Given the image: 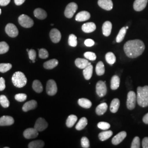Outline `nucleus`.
<instances>
[{"label":"nucleus","instance_id":"f257e3e1","mask_svg":"<svg viewBox=\"0 0 148 148\" xmlns=\"http://www.w3.org/2000/svg\"><path fill=\"white\" fill-rule=\"evenodd\" d=\"M123 49L128 57L135 58L142 55L145 49V45L140 40H130L124 45Z\"/></svg>","mask_w":148,"mask_h":148},{"label":"nucleus","instance_id":"f03ea898","mask_svg":"<svg viewBox=\"0 0 148 148\" xmlns=\"http://www.w3.org/2000/svg\"><path fill=\"white\" fill-rule=\"evenodd\" d=\"M137 101L138 104L142 107L148 106V86L138 87L137 88Z\"/></svg>","mask_w":148,"mask_h":148},{"label":"nucleus","instance_id":"7ed1b4c3","mask_svg":"<svg viewBox=\"0 0 148 148\" xmlns=\"http://www.w3.org/2000/svg\"><path fill=\"white\" fill-rule=\"evenodd\" d=\"M12 80L13 85L18 88H22L27 85V77L21 71H17L13 74Z\"/></svg>","mask_w":148,"mask_h":148},{"label":"nucleus","instance_id":"20e7f679","mask_svg":"<svg viewBox=\"0 0 148 148\" xmlns=\"http://www.w3.org/2000/svg\"><path fill=\"white\" fill-rule=\"evenodd\" d=\"M18 22L21 27L25 28H30L34 25L33 20L25 14H21L19 16Z\"/></svg>","mask_w":148,"mask_h":148},{"label":"nucleus","instance_id":"39448f33","mask_svg":"<svg viewBox=\"0 0 148 148\" xmlns=\"http://www.w3.org/2000/svg\"><path fill=\"white\" fill-rule=\"evenodd\" d=\"M137 101V95L133 91H130L127 95L126 105L128 109L133 110L134 109Z\"/></svg>","mask_w":148,"mask_h":148},{"label":"nucleus","instance_id":"423d86ee","mask_svg":"<svg viewBox=\"0 0 148 148\" xmlns=\"http://www.w3.org/2000/svg\"><path fill=\"white\" fill-rule=\"evenodd\" d=\"M77 9V5L75 2H71L66 7L64 12V15L68 18H71Z\"/></svg>","mask_w":148,"mask_h":148},{"label":"nucleus","instance_id":"0eeeda50","mask_svg":"<svg viewBox=\"0 0 148 148\" xmlns=\"http://www.w3.org/2000/svg\"><path fill=\"white\" fill-rule=\"evenodd\" d=\"M58 88L57 84L53 79H49L48 81L46 86V92L49 95H54L57 92Z\"/></svg>","mask_w":148,"mask_h":148},{"label":"nucleus","instance_id":"6e6552de","mask_svg":"<svg viewBox=\"0 0 148 148\" xmlns=\"http://www.w3.org/2000/svg\"><path fill=\"white\" fill-rule=\"evenodd\" d=\"M107 92L105 81H99L96 85V93L99 97H104Z\"/></svg>","mask_w":148,"mask_h":148},{"label":"nucleus","instance_id":"1a4fd4ad","mask_svg":"<svg viewBox=\"0 0 148 148\" xmlns=\"http://www.w3.org/2000/svg\"><path fill=\"white\" fill-rule=\"evenodd\" d=\"M5 32L6 34L11 37H16L18 35L19 32L17 27L13 24L9 23L5 27Z\"/></svg>","mask_w":148,"mask_h":148},{"label":"nucleus","instance_id":"9d476101","mask_svg":"<svg viewBox=\"0 0 148 148\" xmlns=\"http://www.w3.org/2000/svg\"><path fill=\"white\" fill-rule=\"evenodd\" d=\"M48 123L42 117H40L37 119L35 124L34 128L37 130L38 132H42L47 128Z\"/></svg>","mask_w":148,"mask_h":148},{"label":"nucleus","instance_id":"9b49d317","mask_svg":"<svg viewBox=\"0 0 148 148\" xmlns=\"http://www.w3.org/2000/svg\"><path fill=\"white\" fill-rule=\"evenodd\" d=\"M49 36L51 41L54 43H58L62 38V35L60 32L57 29H53L51 30L49 33Z\"/></svg>","mask_w":148,"mask_h":148},{"label":"nucleus","instance_id":"f8f14e48","mask_svg":"<svg viewBox=\"0 0 148 148\" xmlns=\"http://www.w3.org/2000/svg\"><path fill=\"white\" fill-rule=\"evenodd\" d=\"M23 135L27 139H32L37 137L38 135V131L35 128H29L24 131Z\"/></svg>","mask_w":148,"mask_h":148},{"label":"nucleus","instance_id":"ddd939ff","mask_svg":"<svg viewBox=\"0 0 148 148\" xmlns=\"http://www.w3.org/2000/svg\"><path fill=\"white\" fill-rule=\"evenodd\" d=\"M148 0H135L133 3V8L136 11H143L146 7Z\"/></svg>","mask_w":148,"mask_h":148},{"label":"nucleus","instance_id":"4468645a","mask_svg":"<svg viewBox=\"0 0 148 148\" xmlns=\"http://www.w3.org/2000/svg\"><path fill=\"white\" fill-rule=\"evenodd\" d=\"M127 133L125 131H122L121 132L119 133L114 137L112 138L111 140V142L112 144L116 145L121 143L122 142L126 137Z\"/></svg>","mask_w":148,"mask_h":148},{"label":"nucleus","instance_id":"2eb2a0df","mask_svg":"<svg viewBox=\"0 0 148 148\" xmlns=\"http://www.w3.org/2000/svg\"><path fill=\"white\" fill-rule=\"evenodd\" d=\"M98 4L101 8L110 11L113 8V3L111 0H98Z\"/></svg>","mask_w":148,"mask_h":148},{"label":"nucleus","instance_id":"dca6fc26","mask_svg":"<svg viewBox=\"0 0 148 148\" xmlns=\"http://www.w3.org/2000/svg\"><path fill=\"white\" fill-rule=\"evenodd\" d=\"M90 14L87 11H81L77 14L75 20L77 21H84L90 19Z\"/></svg>","mask_w":148,"mask_h":148},{"label":"nucleus","instance_id":"f3484780","mask_svg":"<svg viewBox=\"0 0 148 148\" xmlns=\"http://www.w3.org/2000/svg\"><path fill=\"white\" fill-rule=\"evenodd\" d=\"M14 122V119L10 116H3L0 118V126H11Z\"/></svg>","mask_w":148,"mask_h":148},{"label":"nucleus","instance_id":"a211bd4d","mask_svg":"<svg viewBox=\"0 0 148 148\" xmlns=\"http://www.w3.org/2000/svg\"><path fill=\"white\" fill-rule=\"evenodd\" d=\"M76 66L79 69H84L87 66L91 64L87 59L82 58H77L75 61Z\"/></svg>","mask_w":148,"mask_h":148},{"label":"nucleus","instance_id":"6ab92c4d","mask_svg":"<svg viewBox=\"0 0 148 148\" xmlns=\"http://www.w3.org/2000/svg\"><path fill=\"white\" fill-rule=\"evenodd\" d=\"M37 101L35 100H32L25 103L23 106L22 109L23 111L27 112L30 110L35 109L37 107Z\"/></svg>","mask_w":148,"mask_h":148},{"label":"nucleus","instance_id":"aec40b11","mask_svg":"<svg viewBox=\"0 0 148 148\" xmlns=\"http://www.w3.org/2000/svg\"><path fill=\"white\" fill-rule=\"evenodd\" d=\"M112 29V24L109 21H106L104 23L102 27L103 34L105 36H109L111 34Z\"/></svg>","mask_w":148,"mask_h":148},{"label":"nucleus","instance_id":"412c9836","mask_svg":"<svg viewBox=\"0 0 148 148\" xmlns=\"http://www.w3.org/2000/svg\"><path fill=\"white\" fill-rule=\"evenodd\" d=\"M96 29V25L93 22H89L84 24L82 26V31L86 33H90L95 31Z\"/></svg>","mask_w":148,"mask_h":148},{"label":"nucleus","instance_id":"4be33fe9","mask_svg":"<svg viewBox=\"0 0 148 148\" xmlns=\"http://www.w3.org/2000/svg\"><path fill=\"white\" fill-rule=\"evenodd\" d=\"M34 13L35 16L40 20H43L46 19L47 16V14L46 12L40 8L35 9L34 12Z\"/></svg>","mask_w":148,"mask_h":148},{"label":"nucleus","instance_id":"5701e85b","mask_svg":"<svg viewBox=\"0 0 148 148\" xmlns=\"http://www.w3.org/2000/svg\"><path fill=\"white\" fill-rule=\"evenodd\" d=\"M58 60L56 59H53L46 62L45 63L43 64V67L45 69L50 70L56 67L58 65Z\"/></svg>","mask_w":148,"mask_h":148},{"label":"nucleus","instance_id":"b1692460","mask_svg":"<svg viewBox=\"0 0 148 148\" xmlns=\"http://www.w3.org/2000/svg\"><path fill=\"white\" fill-rule=\"evenodd\" d=\"M120 83V79L117 75H114L111 79V90H116L119 87Z\"/></svg>","mask_w":148,"mask_h":148},{"label":"nucleus","instance_id":"393cba45","mask_svg":"<svg viewBox=\"0 0 148 148\" xmlns=\"http://www.w3.org/2000/svg\"><path fill=\"white\" fill-rule=\"evenodd\" d=\"M93 66L91 64L87 66L86 68H85V69H84L83 74L85 79L87 80L90 79L93 74Z\"/></svg>","mask_w":148,"mask_h":148},{"label":"nucleus","instance_id":"a878e982","mask_svg":"<svg viewBox=\"0 0 148 148\" xmlns=\"http://www.w3.org/2000/svg\"><path fill=\"white\" fill-rule=\"evenodd\" d=\"M108 109V105L106 103H101L99 106H97L95 109L96 114L98 115H103L105 114Z\"/></svg>","mask_w":148,"mask_h":148},{"label":"nucleus","instance_id":"bb28decb","mask_svg":"<svg viewBox=\"0 0 148 148\" xmlns=\"http://www.w3.org/2000/svg\"><path fill=\"white\" fill-rule=\"evenodd\" d=\"M120 104V103L119 99L117 98L114 99L111 101L110 106V110L111 112L116 113L119 109Z\"/></svg>","mask_w":148,"mask_h":148},{"label":"nucleus","instance_id":"cd10ccee","mask_svg":"<svg viewBox=\"0 0 148 148\" xmlns=\"http://www.w3.org/2000/svg\"><path fill=\"white\" fill-rule=\"evenodd\" d=\"M88 123V121H87V119L84 117H82L80 120H79V122L77 123V125H76V127L75 128L78 130V131H81V130H82L83 129L85 128V127L87 126Z\"/></svg>","mask_w":148,"mask_h":148},{"label":"nucleus","instance_id":"c85d7f7f","mask_svg":"<svg viewBox=\"0 0 148 148\" xmlns=\"http://www.w3.org/2000/svg\"><path fill=\"white\" fill-rule=\"evenodd\" d=\"M32 88L38 93H41L43 91V86L41 82L37 79L34 80L32 83Z\"/></svg>","mask_w":148,"mask_h":148},{"label":"nucleus","instance_id":"c756f323","mask_svg":"<svg viewBox=\"0 0 148 148\" xmlns=\"http://www.w3.org/2000/svg\"><path fill=\"white\" fill-rule=\"evenodd\" d=\"M112 134V131L105 130V131L101 132L99 134L98 137L101 141H105L106 140L108 139L109 138L111 137Z\"/></svg>","mask_w":148,"mask_h":148},{"label":"nucleus","instance_id":"7c9ffc66","mask_svg":"<svg viewBox=\"0 0 148 148\" xmlns=\"http://www.w3.org/2000/svg\"><path fill=\"white\" fill-rule=\"evenodd\" d=\"M78 104L80 106L86 109H89L92 106V102L86 98H81L78 101Z\"/></svg>","mask_w":148,"mask_h":148},{"label":"nucleus","instance_id":"2f4dec72","mask_svg":"<svg viewBox=\"0 0 148 148\" xmlns=\"http://www.w3.org/2000/svg\"><path fill=\"white\" fill-rule=\"evenodd\" d=\"M77 120V117L75 115H69L66 121V126L69 128L73 127L75 123Z\"/></svg>","mask_w":148,"mask_h":148},{"label":"nucleus","instance_id":"473e14b6","mask_svg":"<svg viewBox=\"0 0 148 148\" xmlns=\"http://www.w3.org/2000/svg\"><path fill=\"white\" fill-rule=\"evenodd\" d=\"M95 71L97 75L98 76H101L104 75L105 73V68H104V65L102 62H99L95 68Z\"/></svg>","mask_w":148,"mask_h":148},{"label":"nucleus","instance_id":"72a5a7b5","mask_svg":"<svg viewBox=\"0 0 148 148\" xmlns=\"http://www.w3.org/2000/svg\"><path fill=\"white\" fill-rule=\"evenodd\" d=\"M126 32H127V29H126V27H122L117 36L116 38V42H121L123 41V40L124 39L125 36L126 35Z\"/></svg>","mask_w":148,"mask_h":148},{"label":"nucleus","instance_id":"f704fd0d","mask_svg":"<svg viewBox=\"0 0 148 148\" xmlns=\"http://www.w3.org/2000/svg\"><path fill=\"white\" fill-rule=\"evenodd\" d=\"M45 143L42 140H38L32 142L29 144L28 147L29 148H43Z\"/></svg>","mask_w":148,"mask_h":148},{"label":"nucleus","instance_id":"c9c22d12","mask_svg":"<svg viewBox=\"0 0 148 148\" xmlns=\"http://www.w3.org/2000/svg\"><path fill=\"white\" fill-rule=\"evenodd\" d=\"M106 60L108 63L113 65L116 62V57L112 52H108L106 54Z\"/></svg>","mask_w":148,"mask_h":148},{"label":"nucleus","instance_id":"e433bc0d","mask_svg":"<svg viewBox=\"0 0 148 148\" xmlns=\"http://www.w3.org/2000/svg\"><path fill=\"white\" fill-rule=\"evenodd\" d=\"M68 43L69 46L75 47L77 45V37L74 35L71 34L69 35V40H68Z\"/></svg>","mask_w":148,"mask_h":148},{"label":"nucleus","instance_id":"4c0bfd02","mask_svg":"<svg viewBox=\"0 0 148 148\" xmlns=\"http://www.w3.org/2000/svg\"><path fill=\"white\" fill-rule=\"evenodd\" d=\"M10 49L8 45L5 42H0V54L7 53Z\"/></svg>","mask_w":148,"mask_h":148},{"label":"nucleus","instance_id":"58836bf2","mask_svg":"<svg viewBox=\"0 0 148 148\" xmlns=\"http://www.w3.org/2000/svg\"><path fill=\"white\" fill-rule=\"evenodd\" d=\"M0 104L3 108H8L10 106V101L5 95H0Z\"/></svg>","mask_w":148,"mask_h":148},{"label":"nucleus","instance_id":"ea45409f","mask_svg":"<svg viewBox=\"0 0 148 148\" xmlns=\"http://www.w3.org/2000/svg\"><path fill=\"white\" fill-rule=\"evenodd\" d=\"M12 65L10 63L0 64V72L2 73H6L11 69Z\"/></svg>","mask_w":148,"mask_h":148},{"label":"nucleus","instance_id":"a19ab883","mask_svg":"<svg viewBox=\"0 0 148 148\" xmlns=\"http://www.w3.org/2000/svg\"><path fill=\"white\" fill-rule=\"evenodd\" d=\"M98 127L102 130H107L110 127V125L106 122H100L97 125Z\"/></svg>","mask_w":148,"mask_h":148},{"label":"nucleus","instance_id":"79ce46f5","mask_svg":"<svg viewBox=\"0 0 148 148\" xmlns=\"http://www.w3.org/2000/svg\"><path fill=\"white\" fill-rule=\"evenodd\" d=\"M38 52H39L38 56L40 58L46 59L49 57V53L47 51L45 48H41L39 49Z\"/></svg>","mask_w":148,"mask_h":148},{"label":"nucleus","instance_id":"37998d69","mask_svg":"<svg viewBox=\"0 0 148 148\" xmlns=\"http://www.w3.org/2000/svg\"><path fill=\"white\" fill-rule=\"evenodd\" d=\"M140 147V139L138 137H135L133 139L132 144H131V148H139Z\"/></svg>","mask_w":148,"mask_h":148},{"label":"nucleus","instance_id":"c03bdc74","mask_svg":"<svg viewBox=\"0 0 148 148\" xmlns=\"http://www.w3.org/2000/svg\"><path fill=\"white\" fill-rule=\"evenodd\" d=\"M84 57L90 60H92V61L95 60L97 58V56H96L95 53L92 52H87L84 53Z\"/></svg>","mask_w":148,"mask_h":148},{"label":"nucleus","instance_id":"a18cd8bd","mask_svg":"<svg viewBox=\"0 0 148 148\" xmlns=\"http://www.w3.org/2000/svg\"><path fill=\"white\" fill-rule=\"evenodd\" d=\"M81 144L82 148H90V141L86 137H83L81 138Z\"/></svg>","mask_w":148,"mask_h":148},{"label":"nucleus","instance_id":"49530a36","mask_svg":"<svg viewBox=\"0 0 148 148\" xmlns=\"http://www.w3.org/2000/svg\"><path fill=\"white\" fill-rule=\"evenodd\" d=\"M15 99L16 101L23 102L26 101L27 99V95L24 93H19L15 95Z\"/></svg>","mask_w":148,"mask_h":148},{"label":"nucleus","instance_id":"de8ad7c7","mask_svg":"<svg viewBox=\"0 0 148 148\" xmlns=\"http://www.w3.org/2000/svg\"><path fill=\"white\" fill-rule=\"evenodd\" d=\"M28 55H29V59L32 60V61L35 60V59L36 58V52L34 49H30L28 52Z\"/></svg>","mask_w":148,"mask_h":148},{"label":"nucleus","instance_id":"09e8293b","mask_svg":"<svg viewBox=\"0 0 148 148\" xmlns=\"http://www.w3.org/2000/svg\"><path fill=\"white\" fill-rule=\"evenodd\" d=\"M95 44V41L92 39H87L85 41V45L87 47H92Z\"/></svg>","mask_w":148,"mask_h":148},{"label":"nucleus","instance_id":"8fccbe9b","mask_svg":"<svg viewBox=\"0 0 148 148\" xmlns=\"http://www.w3.org/2000/svg\"><path fill=\"white\" fill-rule=\"evenodd\" d=\"M5 88V79L3 77H0V91L3 90Z\"/></svg>","mask_w":148,"mask_h":148},{"label":"nucleus","instance_id":"3c124183","mask_svg":"<svg viewBox=\"0 0 148 148\" xmlns=\"http://www.w3.org/2000/svg\"><path fill=\"white\" fill-rule=\"evenodd\" d=\"M142 147L148 148V137H145L142 140Z\"/></svg>","mask_w":148,"mask_h":148},{"label":"nucleus","instance_id":"603ef678","mask_svg":"<svg viewBox=\"0 0 148 148\" xmlns=\"http://www.w3.org/2000/svg\"><path fill=\"white\" fill-rule=\"evenodd\" d=\"M11 0H0V5L1 6H5L8 5Z\"/></svg>","mask_w":148,"mask_h":148},{"label":"nucleus","instance_id":"864d4df0","mask_svg":"<svg viewBox=\"0 0 148 148\" xmlns=\"http://www.w3.org/2000/svg\"><path fill=\"white\" fill-rule=\"evenodd\" d=\"M25 1V0H14V3L16 5H21Z\"/></svg>","mask_w":148,"mask_h":148},{"label":"nucleus","instance_id":"5fc2aeb1","mask_svg":"<svg viewBox=\"0 0 148 148\" xmlns=\"http://www.w3.org/2000/svg\"><path fill=\"white\" fill-rule=\"evenodd\" d=\"M143 121L144 123L148 125V113L145 114L144 116L143 117Z\"/></svg>","mask_w":148,"mask_h":148},{"label":"nucleus","instance_id":"6e6d98bb","mask_svg":"<svg viewBox=\"0 0 148 148\" xmlns=\"http://www.w3.org/2000/svg\"><path fill=\"white\" fill-rule=\"evenodd\" d=\"M1 8H0V15H1Z\"/></svg>","mask_w":148,"mask_h":148},{"label":"nucleus","instance_id":"4d7b16f0","mask_svg":"<svg viewBox=\"0 0 148 148\" xmlns=\"http://www.w3.org/2000/svg\"><path fill=\"white\" fill-rule=\"evenodd\" d=\"M27 52H29V49H27Z\"/></svg>","mask_w":148,"mask_h":148},{"label":"nucleus","instance_id":"13d9d810","mask_svg":"<svg viewBox=\"0 0 148 148\" xmlns=\"http://www.w3.org/2000/svg\"><path fill=\"white\" fill-rule=\"evenodd\" d=\"M126 29H128V27H126Z\"/></svg>","mask_w":148,"mask_h":148}]
</instances>
